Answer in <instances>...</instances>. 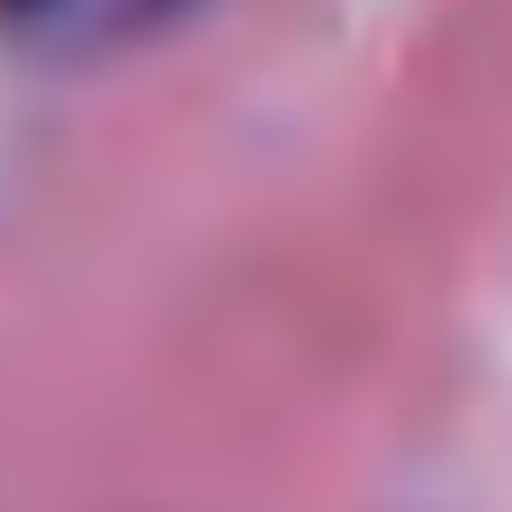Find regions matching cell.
Segmentation results:
<instances>
[{
    "instance_id": "obj_1",
    "label": "cell",
    "mask_w": 512,
    "mask_h": 512,
    "mask_svg": "<svg viewBox=\"0 0 512 512\" xmlns=\"http://www.w3.org/2000/svg\"><path fill=\"white\" fill-rule=\"evenodd\" d=\"M9 9H36L45 18V9H81V0H9Z\"/></svg>"
}]
</instances>
